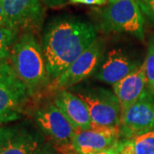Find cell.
<instances>
[{
    "label": "cell",
    "instance_id": "cell-8",
    "mask_svg": "<svg viewBox=\"0 0 154 154\" xmlns=\"http://www.w3.org/2000/svg\"><path fill=\"white\" fill-rule=\"evenodd\" d=\"M105 42L97 38L70 66L66 69L51 85L53 90L70 88L94 74L104 57Z\"/></svg>",
    "mask_w": 154,
    "mask_h": 154
},
{
    "label": "cell",
    "instance_id": "cell-3",
    "mask_svg": "<svg viewBox=\"0 0 154 154\" xmlns=\"http://www.w3.org/2000/svg\"><path fill=\"white\" fill-rule=\"evenodd\" d=\"M69 91L85 103L92 120V128L120 127L121 107L114 92L95 86H74Z\"/></svg>",
    "mask_w": 154,
    "mask_h": 154
},
{
    "label": "cell",
    "instance_id": "cell-1",
    "mask_svg": "<svg viewBox=\"0 0 154 154\" xmlns=\"http://www.w3.org/2000/svg\"><path fill=\"white\" fill-rule=\"evenodd\" d=\"M92 23L69 16L57 17L45 26L42 50L51 82L60 75L97 39Z\"/></svg>",
    "mask_w": 154,
    "mask_h": 154
},
{
    "label": "cell",
    "instance_id": "cell-24",
    "mask_svg": "<svg viewBox=\"0 0 154 154\" xmlns=\"http://www.w3.org/2000/svg\"><path fill=\"white\" fill-rule=\"evenodd\" d=\"M97 154H116V149L113 147V148L108 149V150H105V151H103V152H100Z\"/></svg>",
    "mask_w": 154,
    "mask_h": 154
},
{
    "label": "cell",
    "instance_id": "cell-11",
    "mask_svg": "<svg viewBox=\"0 0 154 154\" xmlns=\"http://www.w3.org/2000/svg\"><path fill=\"white\" fill-rule=\"evenodd\" d=\"M120 139L119 128H92L77 131L71 145L77 154H97L113 148Z\"/></svg>",
    "mask_w": 154,
    "mask_h": 154
},
{
    "label": "cell",
    "instance_id": "cell-4",
    "mask_svg": "<svg viewBox=\"0 0 154 154\" xmlns=\"http://www.w3.org/2000/svg\"><path fill=\"white\" fill-rule=\"evenodd\" d=\"M100 26L105 32L128 33L144 38V19L138 0H108L100 12Z\"/></svg>",
    "mask_w": 154,
    "mask_h": 154
},
{
    "label": "cell",
    "instance_id": "cell-16",
    "mask_svg": "<svg viewBox=\"0 0 154 154\" xmlns=\"http://www.w3.org/2000/svg\"><path fill=\"white\" fill-rule=\"evenodd\" d=\"M19 34L7 27H0V61H10L11 48Z\"/></svg>",
    "mask_w": 154,
    "mask_h": 154
},
{
    "label": "cell",
    "instance_id": "cell-15",
    "mask_svg": "<svg viewBox=\"0 0 154 154\" xmlns=\"http://www.w3.org/2000/svg\"><path fill=\"white\" fill-rule=\"evenodd\" d=\"M114 148L119 154H154V130L120 139Z\"/></svg>",
    "mask_w": 154,
    "mask_h": 154
},
{
    "label": "cell",
    "instance_id": "cell-9",
    "mask_svg": "<svg viewBox=\"0 0 154 154\" xmlns=\"http://www.w3.org/2000/svg\"><path fill=\"white\" fill-rule=\"evenodd\" d=\"M120 134L131 138L154 130V93L148 88L138 101L121 116Z\"/></svg>",
    "mask_w": 154,
    "mask_h": 154
},
{
    "label": "cell",
    "instance_id": "cell-20",
    "mask_svg": "<svg viewBox=\"0 0 154 154\" xmlns=\"http://www.w3.org/2000/svg\"><path fill=\"white\" fill-rule=\"evenodd\" d=\"M45 5L50 8H57L67 5L69 3V0H41Z\"/></svg>",
    "mask_w": 154,
    "mask_h": 154
},
{
    "label": "cell",
    "instance_id": "cell-25",
    "mask_svg": "<svg viewBox=\"0 0 154 154\" xmlns=\"http://www.w3.org/2000/svg\"><path fill=\"white\" fill-rule=\"evenodd\" d=\"M62 154H77L75 151H74V149L71 148L69 149V150H68L66 152H63Z\"/></svg>",
    "mask_w": 154,
    "mask_h": 154
},
{
    "label": "cell",
    "instance_id": "cell-7",
    "mask_svg": "<svg viewBox=\"0 0 154 154\" xmlns=\"http://www.w3.org/2000/svg\"><path fill=\"white\" fill-rule=\"evenodd\" d=\"M43 133L28 123L0 127V154H38L45 145Z\"/></svg>",
    "mask_w": 154,
    "mask_h": 154
},
{
    "label": "cell",
    "instance_id": "cell-26",
    "mask_svg": "<svg viewBox=\"0 0 154 154\" xmlns=\"http://www.w3.org/2000/svg\"><path fill=\"white\" fill-rule=\"evenodd\" d=\"M116 154H119L118 152H116Z\"/></svg>",
    "mask_w": 154,
    "mask_h": 154
},
{
    "label": "cell",
    "instance_id": "cell-23",
    "mask_svg": "<svg viewBox=\"0 0 154 154\" xmlns=\"http://www.w3.org/2000/svg\"><path fill=\"white\" fill-rule=\"evenodd\" d=\"M38 154H55L53 152V148L48 145V144H45L44 146V147L42 148V150L38 152Z\"/></svg>",
    "mask_w": 154,
    "mask_h": 154
},
{
    "label": "cell",
    "instance_id": "cell-5",
    "mask_svg": "<svg viewBox=\"0 0 154 154\" xmlns=\"http://www.w3.org/2000/svg\"><path fill=\"white\" fill-rule=\"evenodd\" d=\"M33 118L40 131L63 152L72 147V139L76 131L51 100L38 105Z\"/></svg>",
    "mask_w": 154,
    "mask_h": 154
},
{
    "label": "cell",
    "instance_id": "cell-12",
    "mask_svg": "<svg viewBox=\"0 0 154 154\" xmlns=\"http://www.w3.org/2000/svg\"><path fill=\"white\" fill-rule=\"evenodd\" d=\"M52 101L75 131L92 128L88 108L80 97L67 89L56 90Z\"/></svg>",
    "mask_w": 154,
    "mask_h": 154
},
{
    "label": "cell",
    "instance_id": "cell-13",
    "mask_svg": "<svg viewBox=\"0 0 154 154\" xmlns=\"http://www.w3.org/2000/svg\"><path fill=\"white\" fill-rule=\"evenodd\" d=\"M138 67L122 50L113 49L103 57L98 70L94 72V77L113 86L131 74Z\"/></svg>",
    "mask_w": 154,
    "mask_h": 154
},
{
    "label": "cell",
    "instance_id": "cell-2",
    "mask_svg": "<svg viewBox=\"0 0 154 154\" xmlns=\"http://www.w3.org/2000/svg\"><path fill=\"white\" fill-rule=\"evenodd\" d=\"M11 65L30 97L39 94L51 82L41 45L32 33L17 37L11 48Z\"/></svg>",
    "mask_w": 154,
    "mask_h": 154
},
{
    "label": "cell",
    "instance_id": "cell-18",
    "mask_svg": "<svg viewBox=\"0 0 154 154\" xmlns=\"http://www.w3.org/2000/svg\"><path fill=\"white\" fill-rule=\"evenodd\" d=\"M138 1L141 11L151 21L154 22V0H138Z\"/></svg>",
    "mask_w": 154,
    "mask_h": 154
},
{
    "label": "cell",
    "instance_id": "cell-10",
    "mask_svg": "<svg viewBox=\"0 0 154 154\" xmlns=\"http://www.w3.org/2000/svg\"><path fill=\"white\" fill-rule=\"evenodd\" d=\"M30 95L14 73L0 82V127L22 118Z\"/></svg>",
    "mask_w": 154,
    "mask_h": 154
},
{
    "label": "cell",
    "instance_id": "cell-6",
    "mask_svg": "<svg viewBox=\"0 0 154 154\" xmlns=\"http://www.w3.org/2000/svg\"><path fill=\"white\" fill-rule=\"evenodd\" d=\"M6 20V27L19 35L37 33L43 26L44 6L41 0H0Z\"/></svg>",
    "mask_w": 154,
    "mask_h": 154
},
{
    "label": "cell",
    "instance_id": "cell-22",
    "mask_svg": "<svg viewBox=\"0 0 154 154\" xmlns=\"http://www.w3.org/2000/svg\"><path fill=\"white\" fill-rule=\"evenodd\" d=\"M0 27H6V20L2 3L0 1Z\"/></svg>",
    "mask_w": 154,
    "mask_h": 154
},
{
    "label": "cell",
    "instance_id": "cell-17",
    "mask_svg": "<svg viewBox=\"0 0 154 154\" xmlns=\"http://www.w3.org/2000/svg\"><path fill=\"white\" fill-rule=\"evenodd\" d=\"M144 63L147 78V88L154 93V37L150 41L147 56Z\"/></svg>",
    "mask_w": 154,
    "mask_h": 154
},
{
    "label": "cell",
    "instance_id": "cell-21",
    "mask_svg": "<svg viewBox=\"0 0 154 154\" xmlns=\"http://www.w3.org/2000/svg\"><path fill=\"white\" fill-rule=\"evenodd\" d=\"M107 0H69L73 4H82L86 5H103Z\"/></svg>",
    "mask_w": 154,
    "mask_h": 154
},
{
    "label": "cell",
    "instance_id": "cell-19",
    "mask_svg": "<svg viewBox=\"0 0 154 154\" xmlns=\"http://www.w3.org/2000/svg\"><path fill=\"white\" fill-rule=\"evenodd\" d=\"M14 73L10 61H0V82Z\"/></svg>",
    "mask_w": 154,
    "mask_h": 154
},
{
    "label": "cell",
    "instance_id": "cell-14",
    "mask_svg": "<svg viewBox=\"0 0 154 154\" xmlns=\"http://www.w3.org/2000/svg\"><path fill=\"white\" fill-rule=\"evenodd\" d=\"M146 89L147 78L145 63L119 82L113 85V92L121 107V116L137 102Z\"/></svg>",
    "mask_w": 154,
    "mask_h": 154
}]
</instances>
